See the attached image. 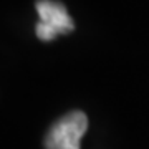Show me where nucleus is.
Masks as SVG:
<instances>
[{"mask_svg":"<svg viewBox=\"0 0 149 149\" xmlns=\"http://www.w3.org/2000/svg\"><path fill=\"white\" fill-rule=\"evenodd\" d=\"M88 129L83 111H71L60 118L45 136V149H80V141Z\"/></svg>","mask_w":149,"mask_h":149,"instance_id":"1","label":"nucleus"},{"mask_svg":"<svg viewBox=\"0 0 149 149\" xmlns=\"http://www.w3.org/2000/svg\"><path fill=\"white\" fill-rule=\"evenodd\" d=\"M35 7L40 17L35 33L40 40L52 42L56 35L73 32L74 23L63 3L55 0H37Z\"/></svg>","mask_w":149,"mask_h":149,"instance_id":"2","label":"nucleus"}]
</instances>
